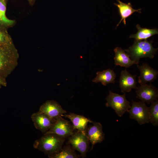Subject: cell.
Segmentation results:
<instances>
[{"label": "cell", "mask_w": 158, "mask_h": 158, "mask_svg": "<svg viewBox=\"0 0 158 158\" xmlns=\"http://www.w3.org/2000/svg\"><path fill=\"white\" fill-rule=\"evenodd\" d=\"M48 157L50 158H79L80 155L77 154L70 145H67L63 147L59 152Z\"/></svg>", "instance_id": "obj_20"}, {"label": "cell", "mask_w": 158, "mask_h": 158, "mask_svg": "<svg viewBox=\"0 0 158 158\" xmlns=\"http://www.w3.org/2000/svg\"><path fill=\"white\" fill-rule=\"evenodd\" d=\"M7 83L6 80L0 78V89L2 87H6Z\"/></svg>", "instance_id": "obj_23"}, {"label": "cell", "mask_w": 158, "mask_h": 158, "mask_svg": "<svg viewBox=\"0 0 158 158\" xmlns=\"http://www.w3.org/2000/svg\"><path fill=\"white\" fill-rule=\"evenodd\" d=\"M136 75L130 73L126 69L121 71L119 80V87L121 91L126 93L130 91L133 89L137 87Z\"/></svg>", "instance_id": "obj_13"}, {"label": "cell", "mask_w": 158, "mask_h": 158, "mask_svg": "<svg viewBox=\"0 0 158 158\" xmlns=\"http://www.w3.org/2000/svg\"><path fill=\"white\" fill-rule=\"evenodd\" d=\"M96 74V77L92 80L93 82H101L103 85H106L110 83L114 84L116 82V75L113 70L108 69L98 72Z\"/></svg>", "instance_id": "obj_17"}, {"label": "cell", "mask_w": 158, "mask_h": 158, "mask_svg": "<svg viewBox=\"0 0 158 158\" xmlns=\"http://www.w3.org/2000/svg\"><path fill=\"white\" fill-rule=\"evenodd\" d=\"M19 57L13 43L0 45V78L6 80L17 66Z\"/></svg>", "instance_id": "obj_1"}, {"label": "cell", "mask_w": 158, "mask_h": 158, "mask_svg": "<svg viewBox=\"0 0 158 158\" xmlns=\"http://www.w3.org/2000/svg\"><path fill=\"white\" fill-rule=\"evenodd\" d=\"M105 99L107 101L106 106L112 108L120 117H122L125 112H128L131 107L130 102L126 98V93L120 95L109 90Z\"/></svg>", "instance_id": "obj_4"}, {"label": "cell", "mask_w": 158, "mask_h": 158, "mask_svg": "<svg viewBox=\"0 0 158 158\" xmlns=\"http://www.w3.org/2000/svg\"><path fill=\"white\" fill-rule=\"evenodd\" d=\"M149 107V121L153 126H158V99L151 102Z\"/></svg>", "instance_id": "obj_21"}, {"label": "cell", "mask_w": 158, "mask_h": 158, "mask_svg": "<svg viewBox=\"0 0 158 158\" xmlns=\"http://www.w3.org/2000/svg\"><path fill=\"white\" fill-rule=\"evenodd\" d=\"M31 118L36 129L44 134L50 129L56 120L45 114L38 112L32 114Z\"/></svg>", "instance_id": "obj_9"}, {"label": "cell", "mask_w": 158, "mask_h": 158, "mask_svg": "<svg viewBox=\"0 0 158 158\" xmlns=\"http://www.w3.org/2000/svg\"><path fill=\"white\" fill-rule=\"evenodd\" d=\"M68 138V144L72 145L73 149L80 152V157H86L90 144L86 133L77 131Z\"/></svg>", "instance_id": "obj_6"}, {"label": "cell", "mask_w": 158, "mask_h": 158, "mask_svg": "<svg viewBox=\"0 0 158 158\" xmlns=\"http://www.w3.org/2000/svg\"><path fill=\"white\" fill-rule=\"evenodd\" d=\"M65 139L54 133L45 134L35 140L34 147L50 156L62 150Z\"/></svg>", "instance_id": "obj_2"}, {"label": "cell", "mask_w": 158, "mask_h": 158, "mask_svg": "<svg viewBox=\"0 0 158 158\" xmlns=\"http://www.w3.org/2000/svg\"><path fill=\"white\" fill-rule=\"evenodd\" d=\"M138 30L136 33L131 35L129 38H133L135 40H146L151 36L158 33L157 29H153L143 28L140 27L139 24L136 25Z\"/></svg>", "instance_id": "obj_19"}, {"label": "cell", "mask_w": 158, "mask_h": 158, "mask_svg": "<svg viewBox=\"0 0 158 158\" xmlns=\"http://www.w3.org/2000/svg\"><path fill=\"white\" fill-rule=\"evenodd\" d=\"M114 51L115 53L114 64L116 66H120L127 68L134 64H136L135 62L131 59L124 50L117 47L114 49Z\"/></svg>", "instance_id": "obj_16"}, {"label": "cell", "mask_w": 158, "mask_h": 158, "mask_svg": "<svg viewBox=\"0 0 158 158\" xmlns=\"http://www.w3.org/2000/svg\"><path fill=\"white\" fill-rule=\"evenodd\" d=\"M38 112L45 114L55 119L66 113L56 101L53 100H48L43 104Z\"/></svg>", "instance_id": "obj_10"}, {"label": "cell", "mask_w": 158, "mask_h": 158, "mask_svg": "<svg viewBox=\"0 0 158 158\" xmlns=\"http://www.w3.org/2000/svg\"><path fill=\"white\" fill-rule=\"evenodd\" d=\"M118 3H114L118 9L119 14L121 17V19L119 23L117 24V27L121 22L122 21L125 25H126V19L129 17L135 12L141 13V8L135 9L133 8V6L130 2L126 4L121 1L120 0H116Z\"/></svg>", "instance_id": "obj_15"}, {"label": "cell", "mask_w": 158, "mask_h": 158, "mask_svg": "<svg viewBox=\"0 0 158 158\" xmlns=\"http://www.w3.org/2000/svg\"><path fill=\"white\" fill-rule=\"evenodd\" d=\"M8 0H0V27L8 29L13 27L16 24L14 20L8 18L6 15Z\"/></svg>", "instance_id": "obj_18"}, {"label": "cell", "mask_w": 158, "mask_h": 158, "mask_svg": "<svg viewBox=\"0 0 158 158\" xmlns=\"http://www.w3.org/2000/svg\"><path fill=\"white\" fill-rule=\"evenodd\" d=\"M128 112L129 113L130 118L135 120L140 125L150 122L149 107L145 102L132 100V106Z\"/></svg>", "instance_id": "obj_5"}, {"label": "cell", "mask_w": 158, "mask_h": 158, "mask_svg": "<svg viewBox=\"0 0 158 158\" xmlns=\"http://www.w3.org/2000/svg\"><path fill=\"white\" fill-rule=\"evenodd\" d=\"M93 125L87 128L86 134L92 147L90 151L92 150L94 145L101 143L104 139L105 135L102 130V124L98 122L93 121Z\"/></svg>", "instance_id": "obj_11"}, {"label": "cell", "mask_w": 158, "mask_h": 158, "mask_svg": "<svg viewBox=\"0 0 158 158\" xmlns=\"http://www.w3.org/2000/svg\"><path fill=\"white\" fill-rule=\"evenodd\" d=\"M74 130L72 125L69 121L60 116L56 119L50 129L45 134L54 133L66 138L73 135Z\"/></svg>", "instance_id": "obj_7"}, {"label": "cell", "mask_w": 158, "mask_h": 158, "mask_svg": "<svg viewBox=\"0 0 158 158\" xmlns=\"http://www.w3.org/2000/svg\"></svg>", "instance_id": "obj_25"}, {"label": "cell", "mask_w": 158, "mask_h": 158, "mask_svg": "<svg viewBox=\"0 0 158 158\" xmlns=\"http://www.w3.org/2000/svg\"><path fill=\"white\" fill-rule=\"evenodd\" d=\"M7 29L0 27V45H5L13 43L8 32Z\"/></svg>", "instance_id": "obj_22"}, {"label": "cell", "mask_w": 158, "mask_h": 158, "mask_svg": "<svg viewBox=\"0 0 158 158\" xmlns=\"http://www.w3.org/2000/svg\"><path fill=\"white\" fill-rule=\"evenodd\" d=\"M64 116L70 120L72 123L74 130L77 129V131L86 132L89 123H92L93 121L83 115L76 114L73 113L63 115Z\"/></svg>", "instance_id": "obj_14"}, {"label": "cell", "mask_w": 158, "mask_h": 158, "mask_svg": "<svg viewBox=\"0 0 158 158\" xmlns=\"http://www.w3.org/2000/svg\"><path fill=\"white\" fill-rule=\"evenodd\" d=\"M29 4L32 6H33L36 0H27Z\"/></svg>", "instance_id": "obj_24"}, {"label": "cell", "mask_w": 158, "mask_h": 158, "mask_svg": "<svg viewBox=\"0 0 158 158\" xmlns=\"http://www.w3.org/2000/svg\"><path fill=\"white\" fill-rule=\"evenodd\" d=\"M152 41L146 40H135L133 44L128 49L124 50L131 59L137 65L140 62V59L143 58L153 59L158 48H154L152 45Z\"/></svg>", "instance_id": "obj_3"}, {"label": "cell", "mask_w": 158, "mask_h": 158, "mask_svg": "<svg viewBox=\"0 0 158 158\" xmlns=\"http://www.w3.org/2000/svg\"><path fill=\"white\" fill-rule=\"evenodd\" d=\"M140 71V75L138 77V82L140 85L151 83L156 79L158 74V71L151 67L148 64L143 63L141 65H137Z\"/></svg>", "instance_id": "obj_12"}, {"label": "cell", "mask_w": 158, "mask_h": 158, "mask_svg": "<svg viewBox=\"0 0 158 158\" xmlns=\"http://www.w3.org/2000/svg\"><path fill=\"white\" fill-rule=\"evenodd\" d=\"M135 89L136 98L142 102L150 104L158 99V89L151 83L140 85Z\"/></svg>", "instance_id": "obj_8"}]
</instances>
